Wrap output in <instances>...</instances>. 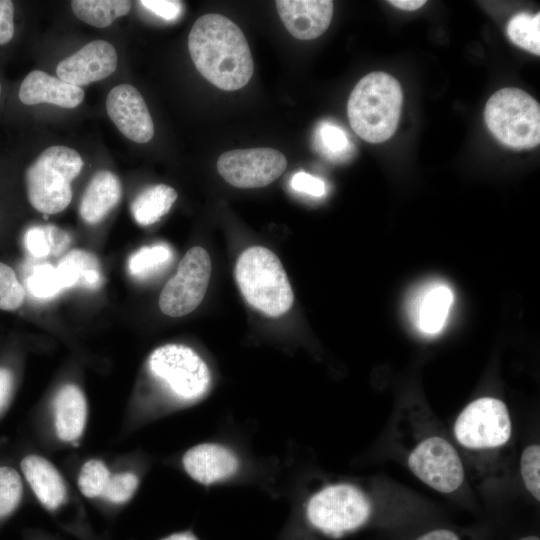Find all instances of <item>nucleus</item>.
Masks as SVG:
<instances>
[{
	"mask_svg": "<svg viewBox=\"0 0 540 540\" xmlns=\"http://www.w3.org/2000/svg\"><path fill=\"white\" fill-rule=\"evenodd\" d=\"M139 485L138 476L129 471L112 474L102 498L113 504H123L135 494Z\"/></svg>",
	"mask_w": 540,
	"mask_h": 540,
	"instance_id": "obj_32",
	"label": "nucleus"
},
{
	"mask_svg": "<svg viewBox=\"0 0 540 540\" xmlns=\"http://www.w3.org/2000/svg\"><path fill=\"white\" fill-rule=\"evenodd\" d=\"M371 515L366 495L349 484L327 486L314 494L306 507L310 525L325 535L338 537L364 525Z\"/></svg>",
	"mask_w": 540,
	"mask_h": 540,
	"instance_id": "obj_7",
	"label": "nucleus"
},
{
	"mask_svg": "<svg viewBox=\"0 0 540 540\" xmlns=\"http://www.w3.org/2000/svg\"><path fill=\"white\" fill-rule=\"evenodd\" d=\"M454 302V294L442 281L425 283L412 294L408 302L411 323L425 336H434L446 326Z\"/></svg>",
	"mask_w": 540,
	"mask_h": 540,
	"instance_id": "obj_14",
	"label": "nucleus"
},
{
	"mask_svg": "<svg viewBox=\"0 0 540 540\" xmlns=\"http://www.w3.org/2000/svg\"><path fill=\"white\" fill-rule=\"evenodd\" d=\"M83 164L80 154L69 147L45 149L25 173L30 204L44 214L63 211L72 200L71 182Z\"/></svg>",
	"mask_w": 540,
	"mask_h": 540,
	"instance_id": "obj_4",
	"label": "nucleus"
},
{
	"mask_svg": "<svg viewBox=\"0 0 540 540\" xmlns=\"http://www.w3.org/2000/svg\"><path fill=\"white\" fill-rule=\"evenodd\" d=\"M416 540H460V538L454 531L440 528L428 531Z\"/></svg>",
	"mask_w": 540,
	"mask_h": 540,
	"instance_id": "obj_38",
	"label": "nucleus"
},
{
	"mask_svg": "<svg viewBox=\"0 0 540 540\" xmlns=\"http://www.w3.org/2000/svg\"><path fill=\"white\" fill-rule=\"evenodd\" d=\"M0 94H1V84H0Z\"/></svg>",
	"mask_w": 540,
	"mask_h": 540,
	"instance_id": "obj_42",
	"label": "nucleus"
},
{
	"mask_svg": "<svg viewBox=\"0 0 540 540\" xmlns=\"http://www.w3.org/2000/svg\"><path fill=\"white\" fill-rule=\"evenodd\" d=\"M27 289L36 298H51L64 288L57 267L50 264L36 266L27 279Z\"/></svg>",
	"mask_w": 540,
	"mask_h": 540,
	"instance_id": "obj_28",
	"label": "nucleus"
},
{
	"mask_svg": "<svg viewBox=\"0 0 540 540\" xmlns=\"http://www.w3.org/2000/svg\"><path fill=\"white\" fill-rule=\"evenodd\" d=\"M122 196L119 178L112 172L102 170L90 179L82 195L79 214L87 224L102 221L118 204Z\"/></svg>",
	"mask_w": 540,
	"mask_h": 540,
	"instance_id": "obj_20",
	"label": "nucleus"
},
{
	"mask_svg": "<svg viewBox=\"0 0 540 540\" xmlns=\"http://www.w3.org/2000/svg\"><path fill=\"white\" fill-rule=\"evenodd\" d=\"M235 277L245 300L265 315L278 317L292 307L294 295L286 272L268 248L246 249L236 262Z\"/></svg>",
	"mask_w": 540,
	"mask_h": 540,
	"instance_id": "obj_3",
	"label": "nucleus"
},
{
	"mask_svg": "<svg viewBox=\"0 0 540 540\" xmlns=\"http://www.w3.org/2000/svg\"><path fill=\"white\" fill-rule=\"evenodd\" d=\"M140 4L166 20L176 19L182 11V4L180 1L169 0H142Z\"/></svg>",
	"mask_w": 540,
	"mask_h": 540,
	"instance_id": "obj_35",
	"label": "nucleus"
},
{
	"mask_svg": "<svg viewBox=\"0 0 540 540\" xmlns=\"http://www.w3.org/2000/svg\"><path fill=\"white\" fill-rule=\"evenodd\" d=\"M14 6L10 0H0V45L8 43L14 35Z\"/></svg>",
	"mask_w": 540,
	"mask_h": 540,
	"instance_id": "obj_36",
	"label": "nucleus"
},
{
	"mask_svg": "<svg viewBox=\"0 0 540 540\" xmlns=\"http://www.w3.org/2000/svg\"><path fill=\"white\" fill-rule=\"evenodd\" d=\"M132 3L127 0H73L74 14L83 22L97 28L108 27L116 18L131 10Z\"/></svg>",
	"mask_w": 540,
	"mask_h": 540,
	"instance_id": "obj_23",
	"label": "nucleus"
},
{
	"mask_svg": "<svg viewBox=\"0 0 540 540\" xmlns=\"http://www.w3.org/2000/svg\"><path fill=\"white\" fill-rule=\"evenodd\" d=\"M287 159L273 148L230 150L219 156L217 170L226 182L238 188H260L285 171Z\"/></svg>",
	"mask_w": 540,
	"mask_h": 540,
	"instance_id": "obj_11",
	"label": "nucleus"
},
{
	"mask_svg": "<svg viewBox=\"0 0 540 540\" xmlns=\"http://www.w3.org/2000/svg\"><path fill=\"white\" fill-rule=\"evenodd\" d=\"M510 40L535 55H540V14L527 13L515 15L507 26Z\"/></svg>",
	"mask_w": 540,
	"mask_h": 540,
	"instance_id": "obj_26",
	"label": "nucleus"
},
{
	"mask_svg": "<svg viewBox=\"0 0 540 540\" xmlns=\"http://www.w3.org/2000/svg\"><path fill=\"white\" fill-rule=\"evenodd\" d=\"M25 288L19 282L14 270L0 261V309L13 311L24 302Z\"/></svg>",
	"mask_w": 540,
	"mask_h": 540,
	"instance_id": "obj_30",
	"label": "nucleus"
},
{
	"mask_svg": "<svg viewBox=\"0 0 540 540\" xmlns=\"http://www.w3.org/2000/svg\"><path fill=\"white\" fill-rule=\"evenodd\" d=\"M54 427L57 437L76 444L82 437L88 416L86 397L75 384H64L53 399Z\"/></svg>",
	"mask_w": 540,
	"mask_h": 540,
	"instance_id": "obj_18",
	"label": "nucleus"
},
{
	"mask_svg": "<svg viewBox=\"0 0 540 540\" xmlns=\"http://www.w3.org/2000/svg\"><path fill=\"white\" fill-rule=\"evenodd\" d=\"M490 132L513 149H530L540 143V106L527 92L503 88L487 101L484 112Z\"/></svg>",
	"mask_w": 540,
	"mask_h": 540,
	"instance_id": "obj_5",
	"label": "nucleus"
},
{
	"mask_svg": "<svg viewBox=\"0 0 540 540\" xmlns=\"http://www.w3.org/2000/svg\"><path fill=\"white\" fill-rule=\"evenodd\" d=\"M64 288L81 287L95 290L102 285L103 275L98 258L83 249L66 253L56 266Z\"/></svg>",
	"mask_w": 540,
	"mask_h": 540,
	"instance_id": "obj_21",
	"label": "nucleus"
},
{
	"mask_svg": "<svg viewBox=\"0 0 540 540\" xmlns=\"http://www.w3.org/2000/svg\"><path fill=\"white\" fill-rule=\"evenodd\" d=\"M408 466L423 483L444 494L455 492L465 477L458 452L440 436L421 440L410 452Z\"/></svg>",
	"mask_w": 540,
	"mask_h": 540,
	"instance_id": "obj_10",
	"label": "nucleus"
},
{
	"mask_svg": "<svg viewBox=\"0 0 540 540\" xmlns=\"http://www.w3.org/2000/svg\"><path fill=\"white\" fill-rule=\"evenodd\" d=\"M188 49L198 72L219 89L238 90L253 75V58L242 30L221 14H205L195 21Z\"/></svg>",
	"mask_w": 540,
	"mask_h": 540,
	"instance_id": "obj_1",
	"label": "nucleus"
},
{
	"mask_svg": "<svg viewBox=\"0 0 540 540\" xmlns=\"http://www.w3.org/2000/svg\"><path fill=\"white\" fill-rule=\"evenodd\" d=\"M402 101V88L393 76L380 71L367 74L349 96L351 128L369 143L388 140L398 127Z\"/></svg>",
	"mask_w": 540,
	"mask_h": 540,
	"instance_id": "obj_2",
	"label": "nucleus"
},
{
	"mask_svg": "<svg viewBox=\"0 0 540 540\" xmlns=\"http://www.w3.org/2000/svg\"><path fill=\"white\" fill-rule=\"evenodd\" d=\"M171 259L172 250L166 244L144 246L130 257L129 272L137 278H146L162 270Z\"/></svg>",
	"mask_w": 540,
	"mask_h": 540,
	"instance_id": "obj_25",
	"label": "nucleus"
},
{
	"mask_svg": "<svg viewBox=\"0 0 540 540\" xmlns=\"http://www.w3.org/2000/svg\"><path fill=\"white\" fill-rule=\"evenodd\" d=\"M151 377L178 403H191L203 397L211 384V373L204 360L190 347L165 344L148 357Z\"/></svg>",
	"mask_w": 540,
	"mask_h": 540,
	"instance_id": "obj_6",
	"label": "nucleus"
},
{
	"mask_svg": "<svg viewBox=\"0 0 540 540\" xmlns=\"http://www.w3.org/2000/svg\"><path fill=\"white\" fill-rule=\"evenodd\" d=\"M520 473L527 491L540 501V446H527L520 457Z\"/></svg>",
	"mask_w": 540,
	"mask_h": 540,
	"instance_id": "obj_31",
	"label": "nucleus"
},
{
	"mask_svg": "<svg viewBox=\"0 0 540 540\" xmlns=\"http://www.w3.org/2000/svg\"><path fill=\"white\" fill-rule=\"evenodd\" d=\"M453 433L457 442L470 450L501 447L512 434L509 411L505 403L497 398H478L458 415Z\"/></svg>",
	"mask_w": 540,
	"mask_h": 540,
	"instance_id": "obj_8",
	"label": "nucleus"
},
{
	"mask_svg": "<svg viewBox=\"0 0 540 540\" xmlns=\"http://www.w3.org/2000/svg\"><path fill=\"white\" fill-rule=\"evenodd\" d=\"M318 137L320 145L329 155H342L349 146L344 131L331 123H323L319 127Z\"/></svg>",
	"mask_w": 540,
	"mask_h": 540,
	"instance_id": "obj_33",
	"label": "nucleus"
},
{
	"mask_svg": "<svg viewBox=\"0 0 540 540\" xmlns=\"http://www.w3.org/2000/svg\"><path fill=\"white\" fill-rule=\"evenodd\" d=\"M182 463L187 474L204 485L231 477L239 467V460L234 452L215 443L192 447L184 454Z\"/></svg>",
	"mask_w": 540,
	"mask_h": 540,
	"instance_id": "obj_16",
	"label": "nucleus"
},
{
	"mask_svg": "<svg viewBox=\"0 0 540 540\" xmlns=\"http://www.w3.org/2000/svg\"><path fill=\"white\" fill-rule=\"evenodd\" d=\"M275 3L288 32L300 40L321 36L332 20L334 4L330 0H278Z\"/></svg>",
	"mask_w": 540,
	"mask_h": 540,
	"instance_id": "obj_15",
	"label": "nucleus"
},
{
	"mask_svg": "<svg viewBox=\"0 0 540 540\" xmlns=\"http://www.w3.org/2000/svg\"><path fill=\"white\" fill-rule=\"evenodd\" d=\"M117 67V53L113 45L94 40L65 58L56 68L61 80L81 87L111 75Z\"/></svg>",
	"mask_w": 540,
	"mask_h": 540,
	"instance_id": "obj_13",
	"label": "nucleus"
},
{
	"mask_svg": "<svg viewBox=\"0 0 540 540\" xmlns=\"http://www.w3.org/2000/svg\"><path fill=\"white\" fill-rule=\"evenodd\" d=\"M211 270V259L204 248L189 249L160 293V310L171 317H182L194 311L205 296Z\"/></svg>",
	"mask_w": 540,
	"mask_h": 540,
	"instance_id": "obj_9",
	"label": "nucleus"
},
{
	"mask_svg": "<svg viewBox=\"0 0 540 540\" xmlns=\"http://www.w3.org/2000/svg\"><path fill=\"white\" fill-rule=\"evenodd\" d=\"M23 495V482L16 469L0 466V518L11 514Z\"/></svg>",
	"mask_w": 540,
	"mask_h": 540,
	"instance_id": "obj_29",
	"label": "nucleus"
},
{
	"mask_svg": "<svg viewBox=\"0 0 540 540\" xmlns=\"http://www.w3.org/2000/svg\"><path fill=\"white\" fill-rule=\"evenodd\" d=\"M21 470L38 501L48 510L65 500L66 484L57 468L46 458L31 454L21 461Z\"/></svg>",
	"mask_w": 540,
	"mask_h": 540,
	"instance_id": "obj_19",
	"label": "nucleus"
},
{
	"mask_svg": "<svg viewBox=\"0 0 540 540\" xmlns=\"http://www.w3.org/2000/svg\"><path fill=\"white\" fill-rule=\"evenodd\" d=\"M161 540H199V539L192 532L183 531V532L173 533Z\"/></svg>",
	"mask_w": 540,
	"mask_h": 540,
	"instance_id": "obj_40",
	"label": "nucleus"
},
{
	"mask_svg": "<svg viewBox=\"0 0 540 540\" xmlns=\"http://www.w3.org/2000/svg\"><path fill=\"white\" fill-rule=\"evenodd\" d=\"M291 186L298 192L314 197H321L326 193V185L323 180L303 171L297 172L292 177Z\"/></svg>",
	"mask_w": 540,
	"mask_h": 540,
	"instance_id": "obj_34",
	"label": "nucleus"
},
{
	"mask_svg": "<svg viewBox=\"0 0 540 540\" xmlns=\"http://www.w3.org/2000/svg\"><path fill=\"white\" fill-rule=\"evenodd\" d=\"M84 95L81 87L42 70L31 71L19 88V99L25 105L50 103L63 108H75L83 101Z\"/></svg>",
	"mask_w": 540,
	"mask_h": 540,
	"instance_id": "obj_17",
	"label": "nucleus"
},
{
	"mask_svg": "<svg viewBox=\"0 0 540 540\" xmlns=\"http://www.w3.org/2000/svg\"><path fill=\"white\" fill-rule=\"evenodd\" d=\"M388 3L402 10L414 11L421 8L426 3V1L425 0H391V1H388Z\"/></svg>",
	"mask_w": 540,
	"mask_h": 540,
	"instance_id": "obj_39",
	"label": "nucleus"
},
{
	"mask_svg": "<svg viewBox=\"0 0 540 540\" xmlns=\"http://www.w3.org/2000/svg\"><path fill=\"white\" fill-rule=\"evenodd\" d=\"M14 387V377L10 369L0 367V414L8 405Z\"/></svg>",
	"mask_w": 540,
	"mask_h": 540,
	"instance_id": "obj_37",
	"label": "nucleus"
},
{
	"mask_svg": "<svg viewBox=\"0 0 540 540\" xmlns=\"http://www.w3.org/2000/svg\"><path fill=\"white\" fill-rule=\"evenodd\" d=\"M108 116L128 139L149 142L154 136V124L140 92L130 84H120L110 90L106 99Z\"/></svg>",
	"mask_w": 540,
	"mask_h": 540,
	"instance_id": "obj_12",
	"label": "nucleus"
},
{
	"mask_svg": "<svg viewBox=\"0 0 540 540\" xmlns=\"http://www.w3.org/2000/svg\"><path fill=\"white\" fill-rule=\"evenodd\" d=\"M517 540H540V539L536 535H528V536H524L522 538H519Z\"/></svg>",
	"mask_w": 540,
	"mask_h": 540,
	"instance_id": "obj_41",
	"label": "nucleus"
},
{
	"mask_svg": "<svg viewBox=\"0 0 540 540\" xmlns=\"http://www.w3.org/2000/svg\"><path fill=\"white\" fill-rule=\"evenodd\" d=\"M69 243L66 232L52 225L34 226L24 235L27 251L35 258L47 257L62 251Z\"/></svg>",
	"mask_w": 540,
	"mask_h": 540,
	"instance_id": "obj_24",
	"label": "nucleus"
},
{
	"mask_svg": "<svg viewBox=\"0 0 540 540\" xmlns=\"http://www.w3.org/2000/svg\"><path fill=\"white\" fill-rule=\"evenodd\" d=\"M177 199V192L166 184H157L144 189L131 203V213L142 226L157 222L169 212Z\"/></svg>",
	"mask_w": 540,
	"mask_h": 540,
	"instance_id": "obj_22",
	"label": "nucleus"
},
{
	"mask_svg": "<svg viewBox=\"0 0 540 540\" xmlns=\"http://www.w3.org/2000/svg\"><path fill=\"white\" fill-rule=\"evenodd\" d=\"M111 475L112 473L103 461L90 459L82 465L79 471L78 488L87 498H102Z\"/></svg>",
	"mask_w": 540,
	"mask_h": 540,
	"instance_id": "obj_27",
	"label": "nucleus"
}]
</instances>
